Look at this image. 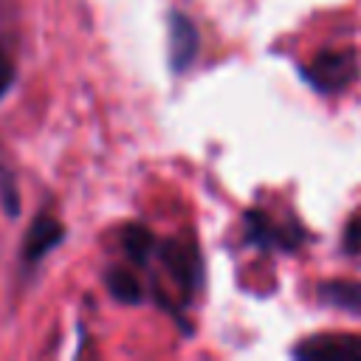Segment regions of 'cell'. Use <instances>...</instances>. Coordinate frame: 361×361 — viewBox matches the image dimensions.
Wrapping results in <instances>:
<instances>
[{"instance_id":"12","label":"cell","mask_w":361,"mask_h":361,"mask_svg":"<svg viewBox=\"0 0 361 361\" xmlns=\"http://www.w3.org/2000/svg\"><path fill=\"white\" fill-rule=\"evenodd\" d=\"M344 248H347L350 254L361 251V220H353V223H350V228H347V234H344Z\"/></svg>"},{"instance_id":"6","label":"cell","mask_w":361,"mask_h":361,"mask_svg":"<svg viewBox=\"0 0 361 361\" xmlns=\"http://www.w3.org/2000/svg\"><path fill=\"white\" fill-rule=\"evenodd\" d=\"M197 51V31L183 14H172L169 20V59L175 71H183Z\"/></svg>"},{"instance_id":"3","label":"cell","mask_w":361,"mask_h":361,"mask_svg":"<svg viewBox=\"0 0 361 361\" xmlns=\"http://www.w3.org/2000/svg\"><path fill=\"white\" fill-rule=\"evenodd\" d=\"M293 353L302 361H361V336H310Z\"/></svg>"},{"instance_id":"10","label":"cell","mask_w":361,"mask_h":361,"mask_svg":"<svg viewBox=\"0 0 361 361\" xmlns=\"http://www.w3.org/2000/svg\"><path fill=\"white\" fill-rule=\"evenodd\" d=\"M0 200H3V212L8 217L20 214V195H17V180L14 175L0 164Z\"/></svg>"},{"instance_id":"9","label":"cell","mask_w":361,"mask_h":361,"mask_svg":"<svg viewBox=\"0 0 361 361\" xmlns=\"http://www.w3.org/2000/svg\"><path fill=\"white\" fill-rule=\"evenodd\" d=\"M107 290H110L118 302H127V305H133V302L141 299V285H138V279H135L130 271H124V268H116V271L107 274Z\"/></svg>"},{"instance_id":"1","label":"cell","mask_w":361,"mask_h":361,"mask_svg":"<svg viewBox=\"0 0 361 361\" xmlns=\"http://www.w3.org/2000/svg\"><path fill=\"white\" fill-rule=\"evenodd\" d=\"M355 73H358V65L353 51H324L305 68L307 82L327 93L347 87L355 79Z\"/></svg>"},{"instance_id":"2","label":"cell","mask_w":361,"mask_h":361,"mask_svg":"<svg viewBox=\"0 0 361 361\" xmlns=\"http://www.w3.org/2000/svg\"><path fill=\"white\" fill-rule=\"evenodd\" d=\"M62 240H65V226L51 212H39L23 237V251H20L23 265L25 268L39 265Z\"/></svg>"},{"instance_id":"7","label":"cell","mask_w":361,"mask_h":361,"mask_svg":"<svg viewBox=\"0 0 361 361\" xmlns=\"http://www.w3.org/2000/svg\"><path fill=\"white\" fill-rule=\"evenodd\" d=\"M319 296L341 310L361 316V282L358 279H330L319 285Z\"/></svg>"},{"instance_id":"4","label":"cell","mask_w":361,"mask_h":361,"mask_svg":"<svg viewBox=\"0 0 361 361\" xmlns=\"http://www.w3.org/2000/svg\"><path fill=\"white\" fill-rule=\"evenodd\" d=\"M161 259L172 271V276L180 282L183 290H195L200 285V257L195 245L183 240H166L161 245Z\"/></svg>"},{"instance_id":"8","label":"cell","mask_w":361,"mask_h":361,"mask_svg":"<svg viewBox=\"0 0 361 361\" xmlns=\"http://www.w3.org/2000/svg\"><path fill=\"white\" fill-rule=\"evenodd\" d=\"M121 243H124L127 257L135 262H147V257L155 251V237L144 226H127L121 234Z\"/></svg>"},{"instance_id":"11","label":"cell","mask_w":361,"mask_h":361,"mask_svg":"<svg viewBox=\"0 0 361 361\" xmlns=\"http://www.w3.org/2000/svg\"><path fill=\"white\" fill-rule=\"evenodd\" d=\"M14 79H17L14 62L0 51V99H6V96H8V90L14 87Z\"/></svg>"},{"instance_id":"5","label":"cell","mask_w":361,"mask_h":361,"mask_svg":"<svg viewBox=\"0 0 361 361\" xmlns=\"http://www.w3.org/2000/svg\"><path fill=\"white\" fill-rule=\"evenodd\" d=\"M245 234L259 248H285V251L296 248L299 240H302L299 228H293V231L290 228H282L271 217H265L262 212H248L245 214Z\"/></svg>"}]
</instances>
